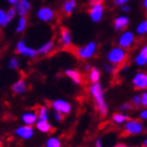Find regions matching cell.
Wrapping results in <instances>:
<instances>
[{"label":"cell","mask_w":147,"mask_h":147,"mask_svg":"<svg viewBox=\"0 0 147 147\" xmlns=\"http://www.w3.org/2000/svg\"><path fill=\"white\" fill-rule=\"evenodd\" d=\"M120 7H121V11H122L123 13H129L131 11V7H130V5H128V4H124V5L120 6Z\"/></svg>","instance_id":"39"},{"label":"cell","mask_w":147,"mask_h":147,"mask_svg":"<svg viewBox=\"0 0 147 147\" xmlns=\"http://www.w3.org/2000/svg\"><path fill=\"white\" fill-rule=\"evenodd\" d=\"M131 84L137 90H144L147 88V73L138 71L131 80Z\"/></svg>","instance_id":"6"},{"label":"cell","mask_w":147,"mask_h":147,"mask_svg":"<svg viewBox=\"0 0 147 147\" xmlns=\"http://www.w3.org/2000/svg\"><path fill=\"white\" fill-rule=\"evenodd\" d=\"M9 66L13 69H16V68L18 67V60L16 58H11L9 62Z\"/></svg>","instance_id":"32"},{"label":"cell","mask_w":147,"mask_h":147,"mask_svg":"<svg viewBox=\"0 0 147 147\" xmlns=\"http://www.w3.org/2000/svg\"><path fill=\"white\" fill-rule=\"evenodd\" d=\"M77 1L76 0H65L63 5H62V11L65 15L69 16L74 12V9H76Z\"/></svg>","instance_id":"18"},{"label":"cell","mask_w":147,"mask_h":147,"mask_svg":"<svg viewBox=\"0 0 147 147\" xmlns=\"http://www.w3.org/2000/svg\"><path fill=\"white\" fill-rule=\"evenodd\" d=\"M130 0H113V3L116 4L117 6H122L124 4H127Z\"/></svg>","instance_id":"37"},{"label":"cell","mask_w":147,"mask_h":147,"mask_svg":"<svg viewBox=\"0 0 147 147\" xmlns=\"http://www.w3.org/2000/svg\"><path fill=\"white\" fill-rule=\"evenodd\" d=\"M15 132L18 137H20L21 139H24V140H28L34 136V129L32 128L31 125L20 126L16 129Z\"/></svg>","instance_id":"13"},{"label":"cell","mask_w":147,"mask_h":147,"mask_svg":"<svg viewBox=\"0 0 147 147\" xmlns=\"http://www.w3.org/2000/svg\"><path fill=\"white\" fill-rule=\"evenodd\" d=\"M16 13H17V11H16V9H14V7H11V9H9V11H7V13H6L5 22H4V25H3V26L7 25L9 23V22L12 21L13 19H14V17H15Z\"/></svg>","instance_id":"27"},{"label":"cell","mask_w":147,"mask_h":147,"mask_svg":"<svg viewBox=\"0 0 147 147\" xmlns=\"http://www.w3.org/2000/svg\"><path fill=\"white\" fill-rule=\"evenodd\" d=\"M139 54H140V55H142L143 57H145V58L147 59V44H145V45L143 46L141 49H140Z\"/></svg>","instance_id":"38"},{"label":"cell","mask_w":147,"mask_h":147,"mask_svg":"<svg viewBox=\"0 0 147 147\" xmlns=\"http://www.w3.org/2000/svg\"><path fill=\"white\" fill-rule=\"evenodd\" d=\"M52 107L55 109V111H59L62 113L63 115H68L71 111V104L69 102L65 101V100H61V99H57L51 103Z\"/></svg>","instance_id":"8"},{"label":"cell","mask_w":147,"mask_h":147,"mask_svg":"<svg viewBox=\"0 0 147 147\" xmlns=\"http://www.w3.org/2000/svg\"><path fill=\"white\" fill-rule=\"evenodd\" d=\"M106 59L111 64L118 66H123L128 59V53L127 51L120 46L111 47L106 54Z\"/></svg>","instance_id":"2"},{"label":"cell","mask_w":147,"mask_h":147,"mask_svg":"<svg viewBox=\"0 0 147 147\" xmlns=\"http://www.w3.org/2000/svg\"><path fill=\"white\" fill-rule=\"evenodd\" d=\"M113 147H135V146H130V145L124 144V143H118V144L113 145Z\"/></svg>","instance_id":"42"},{"label":"cell","mask_w":147,"mask_h":147,"mask_svg":"<svg viewBox=\"0 0 147 147\" xmlns=\"http://www.w3.org/2000/svg\"><path fill=\"white\" fill-rule=\"evenodd\" d=\"M46 147H61V141L58 138L52 137L46 142Z\"/></svg>","instance_id":"28"},{"label":"cell","mask_w":147,"mask_h":147,"mask_svg":"<svg viewBox=\"0 0 147 147\" xmlns=\"http://www.w3.org/2000/svg\"><path fill=\"white\" fill-rule=\"evenodd\" d=\"M5 18H6V13L4 12L3 9H0V25H1V26H3V25H4Z\"/></svg>","instance_id":"33"},{"label":"cell","mask_w":147,"mask_h":147,"mask_svg":"<svg viewBox=\"0 0 147 147\" xmlns=\"http://www.w3.org/2000/svg\"><path fill=\"white\" fill-rule=\"evenodd\" d=\"M129 24V18L126 15H120L113 20V28L117 32H123Z\"/></svg>","instance_id":"12"},{"label":"cell","mask_w":147,"mask_h":147,"mask_svg":"<svg viewBox=\"0 0 147 147\" xmlns=\"http://www.w3.org/2000/svg\"><path fill=\"white\" fill-rule=\"evenodd\" d=\"M103 71H105L106 74H109V75H111V74H115L116 73V71H117V66L116 65H113V64H111V63H104L103 64Z\"/></svg>","instance_id":"29"},{"label":"cell","mask_w":147,"mask_h":147,"mask_svg":"<svg viewBox=\"0 0 147 147\" xmlns=\"http://www.w3.org/2000/svg\"><path fill=\"white\" fill-rule=\"evenodd\" d=\"M103 0H89V3L90 5H94V4H99V3H102Z\"/></svg>","instance_id":"41"},{"label":"cell","mask_w":147,"mask_h":147,"mask_svg":"<svg viewBox=\"0 0 147 147\" xmlns=\"http://www.w3.org/2000/svg\"><path fill=\"white\" fill-rule=\"evenodd\" d=\"M129 119H130V118H129V116L127 115V113H121V111H119V113H115L113 115V117H111V121H113L115 124H117V125L125 124Z\"/></svg>","instance_id":"16"},{"label":"cell","mask_w":147,"mask_h":147,"mask_svg":"<svg viewBox=\"0 0 147 147\" xmlns=\"http://www.w3.org/2000/svg\"><path fill=\"white\" fill-rule=\"evenodd\" d=\"M141 98H142V106L144 108H147V92H142Z\"/></svg>","instance_id":"34"},{"label":"cell","mask_w":147,"mask_h":147,"mask_svg":"<svg viewBox=\"0 0 147 147\" xmlns=\"http://www.w3.org/2000/svg\"><path fill=\"white\" fill-rule=\"evenodd\" d=\"M143 146H146L147 147V138L144 140V142H143Z\"/></svg>","instance_id":"46"},{"label":"cell","mask_w":147,"mask_h":147,"mask_svg":"<svg viewBox=\"0 0 147 147\" xmlns=\"http://www.w3.org/2000/svg\"><path fill=\"white\" fill-rule=\"evenodd\" d=\"M55 11L49 6H42V7H40L38 9V12H37V17L38 19H40L41 21H44V22H49L52 21L53 19L55 18Z\"/></svg>","instance_id":"10"},{"label":"cell","mask_w":147,"mask_h":147,"mask_svg":"<svg viewBox=\"0 0 147 147\" xmlns=\"http://www.w3.org/2000/svg\"><path fill=\"white\" fill-rule=\"evenodd\" d=\"M95 147H104V145H103V143H102V141L100 139H97V140H96Z\"/></svg>","instance_id":"40"},{"label":"cell","mask_w":147,"mask_h":147,"mask_svg":"<svg viewBox=\"0 0 147 147\" xmlns=\"http://www.w3.org/2000/svg\"><path fill=\"white\" fill-rule=\"evenodd\" d=\"M131 103H129V102H125V103H123L119 106V111L121 113H126V111H128V110L131 109Z\"/></svg>","instance_id":"31"},{"label":"cell","mask_w":147,"mask_h":147,"mask_svg":"<svg viewBox=\"0 0 147 147\" xmlns=\"http://www.w3.org/2000/svg\"><path fill=\"white\" fill-rule=\"evenodd\" d=\"M36 126L38 130H40L41 132H44V134L51 132L53 130L52 125L49 124L47 120H38L36 123Z\"/></svg>","instance_id":"19"},{"label":"cell","mask_w":147,"mask_h":147,"mask_svg":"<svg viewBox=\"0 0 147 147\" xmlns=\"http://www.w3.org/2000/svg\"><path fill=\"white\" fill-rule=\"evenodd\" d=\"M142 147H146V146H142Z\"/></svg>","instance_id":"48"},{"label":"cell","mask_w":147,"mask_h":147,"mask_svg":"<svg viewBox=\"0 0 147 147\" xmlns=\"http://www.w3.org/2000/svg\"><path fill=\"white\" fill-rule=\"evenodd\" d=\"M89 94L92 95L94 101L97 105V110L99 115L102 118H105L108 113V106L104 98V90L102 87V84L100 82L92 83L89 86Z\"/></svg>","instance_id":"1"},{"label":"cell","mask_w":147,"mask_h":147,"mask_svg":"<svg viewBox=\"0 0 147 147\" xmlns=\"http://www.w3.org/2000/svg\"><path fill=\"white\" fill-rule=\"evenodd\" d=\"M145 130H146V128H145L141 119H129L124 124L122 135L124 137H127V136H139L144 134Z\"/></svg>","instance_id":"3"},{"label":"cell","mask_w":147,"mask_h":147,"mask_svg":"<svg viewBox=\"0 0 147 147\" xmlns=\"http://www.w3.org/2000/svg\"><path fill=\"white\" fill-rule=\"evenodd\" d=\"M38 120H47L49 118V109L46 106H40L38 109Z\"/></svg>","instance_id":"24"},{"label":"cell","mask_w":147,"mask_h":147,"mask_svg":"<svg viewBox=\"0 0 147 147\" xmlns=\"http://www.w3.org/2000/svg\"><path fill=\"white\" fill-rule=\"evenodd\" d=\"M60 43L63 49H69L73 44L71 31L66 28H60Z\"/></svg>","instance_id":"11"},{"label":"cell","mask_w":147,"mask_h":147,"mask_svg":"<svg viewBox=\"0 0 147 147\" xmlns=\"http://www.w3.org/2000/svg\"><path fill=\"white\" fill-rule=\"evenodd\" d=\"M16 11L20 17H25L28 15V13L30 12L31 9V4L28 0H19L18 2L16 3Z\"/></svg>","instance_id":"14"},{"label":"cell","mask_w":147,"mask_h":147,"mask_svg":"<svg viewBox=\"0 0 147 147\" xmlns=\"http://www.w3.org/2000/svg\"><path fill=\"white\" fill-rule=\"evenodd\" d=\"M7 1H9V2L11 3V4H16V3L18 2L19 0H7Z\"/></svg>","instance_id":"45"},{"label":"cell","mask_w":147,"mask_h":147,"mask_svg":"<svg viewBox=\"0 0 147 147\" xmlns=\"http://www.w3.org/2000/svg\"><path fill=\"white\" fill-rule=\"evenodd\" d=\"M97 49H98V44L95 41H90L86 43L84 46L77 47L75 49V54L77 58L80 60H88L95 56V54L97 53Z\"/></svg>","instance_id":"4"},{"label":"cell","mask_w":147,"mask_h":147,"mask_svg":"<svg viewBox=\"0 0 147 147\" xmlns=\"http://www.w3.org/2000/svg\"><path fill=\"white\" fill-rule=\"evenodd\" d=\"M16 51H17L18 54L25 56V57H28V58H35V57L38 55V52H37L36 49H31V47H28V46L25 44L24 40H20V41L17 43Z\"/></svg>","instance_id":"9"},{"label":"cell","mask_w":147,"mask_h":147,"mask_svg":"<svg viewBox=\"0 0 147 147\" xmlns=\"http://www.w3.org/2000/svg\"><path fill=\"white\" fill-rule=\"evenodd\" d=\"M0 147H2V144H1V140H0Z\"/></svg>","instance_id":"47"},{"label":"cell","mask_w":147,"mask_h":147,"mask_svg":"<svg viewBox=\"0 0 147 147\" xmlns=\"http://www.w3.org/2000/svg\"><path fill=\"white\" fill-rule=\"evenodd\" d=\"M26 88H28L26 83H25L24 80H22V79L18 80V81L12 86V90L15 95H21V94L26 92Z\"/></svg>","instance_id":"17"},{"label":"cell","mask_w":147,"mask_h":147,"mask_svg":"<svg viewBox=\"0 0 147 147\" xmlns=\"http://www.w3.org/2000/svg\"><path fill=\"white\" fill-rule=\"evenodd\" d=\"M142 6H143L145 12L147 13V0H142Z\"/></svg>","instance_id":"44"},{"label":"cell","mask_w":147,"mask_h":147,"mask_svg":"<svg viewBox=\"0 0 147 147\" xmlns=\"http://www.w3.org/2000/svg\"><path fill=\"white\" fill-rule=\"evenodd\" d=\"M65 75L69 78V79L73 81L75 84L77 85H80V84H82L83 82V77L81 75L79 71H77V69H71V68H68L65 71Z\"/></svg>","instance_id":"15"},{"label":"cell","mask_w":147,"mask_h":147,"mask_svg":"<svg viewBox=\"0 0 147 147\" xmlns=\"http://www.w3.org/2000/svg\"><path fill=\"white\" fill-rule=\"evenodd\" d=\"M38 119V115L37 113H25L22 115V121L26 124V125H33L37 122Z\"/></svg>","instance_id":"20"},{"label":"cell","mask_w":147,"mask_h":147,"mask_svg":"<svg viewBox=\"0 0 147 147\" xmlns=\"http://www.w3.org/2000/svg\"><path fill=\"white\" fill-rule=\"evenodd\" d=\"M103 13H104V6L103 3H99V4H94L90 5V9L88 11L89 17L92 19V22L98 23L103 18Z\"/></svg>","instance_id":"7"},{"label":"cell","mask_w":147,"mask_h":147,"mask_svg":"<svg viewBox=\"0 0 147 147\" xmlns=\"http://www.w3.org/2000/svg\"><path fill=\"white\" fill-rule=\"evenodd\" d=\"M139 117H140V119L143 120V121H147V108H144V109H142L139 113Z\"/></svg>","instance_id":"36"},{"label":"cell","mask_w":147,"mask_h":147,"mask_svg":"<svg viewBox=\"0 0 147 147\" xmlns=\"http://www.w3.org/2000/svg\"><path fill=\"white\" fill-rule=\"evenodd\" d=\"M146 92H147V88H146Z\"/></svg>","instance_id":"49"},{"label":"cell","mask_w":147,"mask_h":147,"mask_svg":"<svg viewBox=\"0 0 147 147\" xmlns=\"http://www.w3.org/2000/svg\"><path fill=\"white\" fill-rule=\"evenodd\" d=\"M26 23H28V20L25 17H20L18 20V25H17V28H16V32L17 33H21L25 30L26 28Z\"/></svg>","instance_id":"25"},{"label":"cell","mask_w":147,"mask_h":147,"mask_svg":"<svg viewBox=\"0 0 147 147\" xmlns=\"http://www.w3.org/2000/svg\"><path fill=\"white\" fill-rule=\"evenodd\" d=\"M53 49H54V41H47L45 42L43 45H41L39 49H37L38 54H41V55H47L49 53L52 52Z\"/></svg>","instance_id":"22"},{"label":"cell","mask_w":147,"mask_h":147,"mask_svg":"<svg viewBox=\"0 0 147 147\" xmlns=\"http://www.w3.org/2000/svg\"><path fill=\"white\" fill-rule=\"evenodd\" d=\"M90 69H92V65L88 64V63L84 64V71H89Z\"/></svg>","instance_id":"43"},{"label":"cell","mask_w":147,"mask_h":147,"mask_svg":"<svg viewBox=\"0 0 147 147\" xmlns=\"http://www.w3.org/2000/svg\"><path fill=\"white\" fill-rule=\"evenodd\" d=\"M136 42L135 34L130 31H124L118 38V46L122 47L124 49H129L134 46Z\"/></svg>","instance_id":"5"},{"label":"cell","mask_w":147,"mask_h":147,"mask_svg":"<svg viewBox=\"0 0 147 147\" xmlns=\"http://www.w3.org/2000/svg\"><path fill=\"white\" fill-rule=\"evenodd\" d=\"M131 104H134L135 106H140L142 105V98H141V95H139V94H136V95L132 96V99H131Z\"/></svg>","instance_id":"30"},{"label":"cell","mask_w":147,"mask_h":147,"mask_svg":"<svg viewBox=\"0 0 147 147\" xmlns=\"http://www.w3.org/2000/svg\"><path fill=\"white\" fill-rule=\"evenodd\" d=\"M101 79V71L98 67H92L88 71V80L92 83H97Z\"/></svg>","instance_id":"21"},{"label":"cell","mask_w":147,"mask_h":147,"mask_svg":"<svg viewBox=\"0 0 147 147\" xmlns=\"http://www.w3.org/2000/svg\"><path fill=\"white\" fill-rule=\"evenodd\" d=\"M135 63L140 67H143V66L147 65V59L142 55H140V54H137L135 57Z\"/></svg>","instance_id":"26"},{"label":"cell","mask_w":147,"mask_h":147,"mask_svg":"<svg viewBox=\"0 0 147 147\" xmlns=\"http://www.w3.org/2000/svg\"><path fill=\"white\" fill-rule=\"evenodd\" d=\"M65 115H63L62 113H59V111H55V120L58 121V122H62L63 119H64Z\"/></svg>","instance_id":"35"},{"label":"cell","mask_w":147,"mask_h":147,"mask_svg":"<svg viewBox=\"0 0 147 147\" xmlns=\"http://www.w3.org/2000/svg\"><path fill=\"white\" fill-rule=\"evenodd\" d=\"M136 33L139 35V36H143V35L147 34V19L141 21L137 25L136 28Z\"/></svg>","instance_id":"23"}]
</instances>
